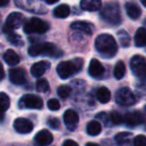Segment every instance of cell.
I'll list each match as a JSON object with an SVG mask.
<instances>
[{"label": "cell", "mask_w": 146, "mask_h": 146, "mask_svg": "<svg viewBox=\"0 0 146 146\" xmlns=\"http://www.w3.org/2000/svg\"><path fill=\"white\" fill-rule=\"evenodd\" d=\"M70 13H71V9L67 4H61L54 9V15L57 18H67Z\"/></svg>", "instance_id": "25"}, {"label": "cell", "mask_w": 146, "mask_h": 146, "mask_svg": "<svg viewBox=\"0 0 146 146\" xmlns=\"http://www.w3.org/2000/svg\"><path fill=\"white\" fill-rule=\"evenodd\" d=\"M71 28L73 30H77V31H81L83 33H86L88 35L92 34L94 32V26L92 24L88 23V22L86 21H75L72 23Z\"/></svg>", "instance_id": "17"}, {"label": "cell", "mask_w": 146, "mask_h": 146, "mask_svg": "<svg viewBox=\"0 0 146 146\" xmlns=\"http://www.w3.org/2000/svg\"><path fill=\"white\" fill-rule=\"evenodd\" d=\"M47 106H48L49 110H53V111H55V110H59L60 108H61L60 102L58 100H56V98H52V100H49V102H47Z\"/></svg>", "instance_id": "33"}, {"label": "cell", "mask_w": 146, "mask_h": 146, "mask_svg": "<svg viewBox=\"0 0 146 146\" xmlns=\"http://www.w3.org/2000/svg\"><path fill=\"white\" fill-rule=\"evenodd\" d=\"M57 92H58L60 98H69V96L71 94L72 90H71V88H70L69 86H61V87L58 88Z\"/></svg>", "instance_id": "32"}, {"label": "cell", "mask_w": 146, "mask_h": 146, "mask_svg": "<svg viewBox=\"0 0 146 146\" xmlns=\"http://www.w3.org/2000/svg\"><path fill=\"white\" fill-rule=\"evenodd\" d=\"M130 69L135 77L142 81H146V61L144 57L140 55L132 57L130 60Z\"/></svg>", "instance_id": "6"}, {"label": "cell", "mask_w": 146, "mask_h": 146, "mask_svg": "<svg viewBox=\"0 0 146 146\" xmlns=\"http://www.w3.org/2000/svg\"><path fill=\"white\" fill-rule=\"evenodd\" d=\"M35 142L39 146H48L53 142L52 133L47 129H43V130L39 131L35 135Z\"/></svg>", "instance_id": "14"}, {"label": "cell", "mask_w": 146, "mask_h": 146, "mask_svg": "<svg viewBox=\"0 0 146 146\" xmlns=\"http://www.w3.org/2000/svg\"><path fill=\"white\" fill-rule=\"evenodd\" d=\"M102 0H81L82 9L86 11L94 12L102 9Z\"/></svg>", "instance_id": "18"}, {"label": "cell", "mask_w": 146, "mask_h": 146, "mask_svg": "<svg viewBox=\"0 0 146 146\" xmlns=\"http://www.w3.org/2000/svg\"><path fill=\"white\" fill-rule=\"evenodd\" d=\"M117 37H118V40L120 42V45L124 48L129 46L130 44V37H129V34L126 32L125 30H120L117 33Z\"/></svg>", "instance_id": "28"}, {"label": "cell", "mask_w": 146, "mask_h": 146, "mask_svg": "<svg viewBox=\"0 0 146 146\" xmlns=\"http://www.w3.org/2000/svg\"><path fill=\"white\" fill-rule=\"evenodd\" d=\"M51 67V64L48 61H40L38 63H35L31 67V74L33 77L39 78L43 76Z\"/></svg>", "instance_id": "15"}, {"label": "cell", "mask_w": 146, "mask_h": 146, "mask_svg": "<svg viewBox=\"0 0 146 146\" xmlns=\"http://www.w3.org/2000/svg\"><path fill=\"white\" fill-rule=\"evenodd\" d=\"M10 0H0V7H4L9 3Z\"/></svg>", "instance_id": "38"}, {"label": "cell", "mask_w": 146, "mask_h": 146, "mask_svg": "<svg viewBox=\"0 0 146 146\" xmlns=\"http://www.w3.org/2000/svg\"><path fill=\"white\" fill-rule=\"evenodd\" d=\"M9 79L14 85H23L26 82V72L22 68H14L9 71Z\"/></svg>", "instance_id": "13"}, {"label": "cell", "mask_w": 146, "mask_h": 146, "mask_svg": "<svg viewBox=\"0 0 146 146\" xmlns=\"http://www.w3.org/2000/svg\"><path fill=\"white\" fill-rule=\"evenodd\" d=\"M88 74L92 78H100L104 74V68L100 61L96 59H92L88 66Z\"/></svg>", "instance_id": "16"}, {"label": "cell", "mask_w": 146, "mask_h": 146, "mask_svg": "<svg viewBox=\"0 0 146 146\" xmlns=\"http://www.w3.org/2000/svg\"><path fill=\"white\" fill-rule=\"evenodd\" d=\"M45 1H46L48 4H55V3H57L59 0H45Z\"/></svg>", "instance_id": "39"}, {"label": "cell", "mask_w": 146, "mask_h": 146, "mask_svg": "<svg viewBox=\"0 0 146 146\" xmlns=\"http://www.w3.org/2000/svg\"><path fill=\"white\" fill-rule=\"evenodd\" d=\"M123 119H124V123H126L128 126L135 127L137 125L142 124L144 121V116L140 111H131L124 114Z\"/></svg>", "instance_id": "11"}, {"label": "cell", "mask_w": 146, "mask_h": 146, "mask_svg": "<svg viewBox=\"0 0 146 146\" xmlns=\"http://www.w3.org/2000/svg\"><path fill=\"white\" fill-rule=\"evenodd\" d=\"M64 122L69 130H75L79 123V115L73 110H68L64 113Z\"/></svg>", "instance_id": "12"}, {"label": "cell", "mask_w": 146, "mask_h": 146, "mask_svg": "<svg viewBox=\"0 0 146 146\" xmlns=\"http://www.w3.org/2000/svg\"><path fill=\"white\" fill-rule=\"evenodd\" d=\"M110 121H111V123H113V124H120V123L124 122V119H123V116L121 115L119 112L117 111H111L110 114Z\"/></svg>", "instance_id": "31"}, {"label": "cell", "mask_w": 146, "mask_h": 146, "mask_svg": "<svg viewBox=\"0 0 146 146\" xmlns=\"http://www.w3.org/2000/svg\"><path fill=\"white\" fill-rule=\"evenodd\" d=\"M125 72H126V68H125V65L122 61H118L116 63L115 67H114L113 70V75L115 77V79L117 80H121L125 75Z\"/></svg>", "instance_id": "26"}, {"label": "cell", "mask_w": 146, "mask_h": 146, "mask_svg": "<svg viewBox=\"0 0 146 146\" xmlns=\"http://www.w3.org/2000/svg\"><path fill=\"white\" fill-rule=\"evenodd\" d=\"M83 66L84 60L81 58L74 59L72 61H64L57 66V73L61 79L66 80L71 76L79 73L83 69Z\"/></svg>", "instance_id": "2"}, {"label": "cell", "mask_w": 146, "mask_h": 146, "mask_svg": "<svg viewBox=\"0 0 146 146\" xmlns=\"http://www.w3.org/2000/svg\"><path fill=\"white\" fill-rule=\"evenodd\" d=\"M141 3H142L143 6H145L146 7V0H141Z\"/></svg>", "instance_id": "41"}, {"label": "cell", "mask_w": 146, "mask_h": 146, "mask_svg": "<svg viewBox=\"0 0 146 146\" xmlns=\"http://www.w3.org/2000/svg\"><path fill=\"white\" fill-rule=\"evenodd\" d=\"M125 10H126L127 15L133 20L138 19L141 15V9L137 4L133 3V2H128L125 4Z\"/></svg>", "instance_id": "19"}, {"label": "cell", "mask_w": 146, "mask_h": 146, "mask_svg": "<svg viewBox=\"0 0 146 146\" xmlns=\"http://www.w3.org/2000/svg\"><path fill=\"white\" fill-rule=\"evenodd\" d=\"M24 22V16L23 14L19 13V12H12L8 15L7 19H6L5 26L3 28V31L5 33L12 32V30L18 29L23 25Z\"/></svg>", "instance_id": "9"}, {"label": "cell", "mask_w": 146, "mask_h": 146, "mask_svg": "<svg viewBox=\"0 0 146 146\" xmlns=\"http://www.w3.org/2000/svg\"><path fill=\"white\" fill-rule=\"evenodd\" d=\"M134 146H146V136L145 135H137L133 140Z\"/></svg>", "instance_id": "34"}, {"label": "cell", "mask_w": 146, "mask_h": 146, "mask_svg": "<svg viewBox=\"0 0 146 146\" xmlns=\"http://www.w3.org/2000/svg\"><path fill=\"white\" fill-rule=\"evenodd\" d=\"M44 104L41 98L35 94H25L19 100L20 108H32V110H41Z\"/></svg>", "instance_id": "8"}, {"label": "cell", "mask_w": 146, "mask_h": 146, "mask_svg": "<svg viewBox=\"0 0 146 146\" xmlns=\"http://www.w3.org/2000/svg\"><path fill=\"white\" fill-rule=\"evenodd\" d=\"M28 54L31 57H37L40 55L56 57L59 58L63 53L52 43H35L28 49Z\"/></svg>", "instance_id": "3"}, {"label": "cell", "mask_w": 146, "mask_h": 146, "mask_svg": "<svg viewBox=\"0 0 146 146\" xmlns=\"http://www.w3.org/2000/svg\"><path fill=\"white\" fill-rule=\"evenodd\" d=\"M135 46L137 47H144L146 45V29L143 27L137 29L134 36Z\"/></svg>", "instance_id": "24"}, {"label": "cell", "mask_w": 146, "mask_h": 146, "mask_svg": "<svg viewBox=\"0 0 146 146\" xmlns=\"http://www.w3.org/2000/svg\"><path fill=\"white\" fill-rule=\"evenodd\" d=\"M96 49L102 58L110 59L117 53V44L111 35L100 34L96 39Z\"/></svg>", "instance_id": "1"}, {"label": "cell", "mask_w": 146, "mask_h": 146, "mask_svg": "<svg viewBox=\"0 0 146 146\" xmlns=\"http://www.w3.org/2000/svg\"><path fill=\"white\" fill-rule=\"evenodd\" d=\"M87 132L90 136H96L102 132V124L98 120H92L87 125Z\"/></svg>", "instance_id": "23"}, {"label": "cell", "mask_w": 146, "mask_h": 146, "mask_svg": "<svg viewBox=\"0 0 146 146\" xmlns=\"http://www.w3.org/2000/svg\"><path fill=\"white\" fill-rule=\"evenodd\" d=\"M4 77H5V72H4L2 64L0 63V81H2V80L4 79Z\"/></svg>", "instance_id": "37"}, {"label": "cell", "mask_w": 146, "mask_h": 146, "mask_svg": "<svg viewBox=\"0 0 146 146\" xmlns=\"http://www.w3.org/2000/svg\"><path fill=\"white\" fill-rule=\"evenodd\" d=\"M86 146H100V145L96 144V143H94V142H88L86 144Z\"/></svg>", "instance_id": "40"}, {"label": "cell", "mask_w": 146, "mask_h": 146, "mask_svg": "<svg viewBox=\"0 0 146 146\" xmlns=\"http://www.w3.org/2000/svg\"><path fill=\"white\" fill-rule=\"evenodd\" d=\"M23 30L26 34H32V33L44 34L49 30V24L40 18L33 17L24 24Z\"/></svg>", "instance_id": "5"}, {"label": "cell", "mask_w": 146, "mask_h": 146, "mask_svg": "<svg viewBox=\"0 0 146 146\" xmlns=\"http://www.w3.org/2000/svg\"><path fill=\"white\" fill-rule=\"evenodd\" d=\"M100 17H102V20L111 24V25H118L121 22L119 5L116 2L106 3L100 9Z\"/></svg>", "instance_id": "4"}, {"label": "cell", "mask_w": 146, "mask_h": 146, "mask_svg": "<svg viewBox=\"0 0 146 146\" xmlns=\"http://www.w3.org/2000/svg\"><path fill=\"white\" fill-rule=\"evenodd\" d=\"M144 25L146 26V20H145V21H144Z\"/></svg>", "instance_id": "42"}, {"label": "cell", "mask_w": 146, "mask_h": 146, "mask_svg": "<svg viewBox=\"0 0 146 146\" xmlns=\"http://www.w3.org/2000/svg\"><path fill=\"white\" fill-rule=\"evenodd\" d=\"M132 134L129 132H120L115 135L114 140L119 146H130V141Z\"/></svg>", "instance_id": "21"}, {"label": "cell", "mask_w": 146, "mask_h": 146, "mask_svg": "<svg viewBox=\"0 0 146 146\" xmlns=\"http://www.w3.org/2000/svg\"><path fill=\"white\" fill-rule=\"evenodd\" d=\"M10 106V98L5 92H0V110L6 111Z\"/></svg>", "instance_id": "29"}, {"label": "cell", "mask_w": 146, "mask_h": 146, "mask_svg": "<svg viewBox=\"0 0 146 146\" xmlns=\"http://www.w3.org/2000/svg\"><path fill=\"white\" fill-rule=\"evenodd\" d=\"M48 124L51 128L53 129H58L60 127V120L56 117H52V118L48 119Z\"/></svg>", "instance_id": "35"}, {"label": "cell", "mask_w": 146, "mask_h": 146, "mask_svg": "<svg viewBox=\"0 0 146 146\" xmlns=\"http://www.w3.org/2000/svg\"><path fill=\"white\" fill-rule=\"evenodd\" d=\"M62 146H79L76 141L72 140V139H68V140H66L65 142L63 143V145Z\"/></svg>", "instance_id": "36"}, {"label": "cell", "mask_w": 146, "mask_h": 146, "mask_svg": "<svg viewBox=\"0 0 146 146\" xmlns=\"http://www.w3.org/2000/svg\"><path fill=\"white\" fill-rule=\"evenodd\" d=\"M115 102L117 104L122 106H131L135 104L136 98L133 92L128 88H119L115 94Z\"/></svg>", "instance_id": "7"}, {"label": "cell", "mask_w": 146, "mask_h": 146, "mask_svg": "<svg viewBox=\"0 0 146 146\" xmlns=\"http://www.w3.org/2000/svg\"><path fill=\"white\" fill-rule=\"evenodd\" d=\"M14 129L17 131L18 133H22V134H27L33 130V123L31 122L29 119L23 118V117H18L14 120L13 123Z\"/></svg>", "instance_id": "10"}, {"label": "cell", "mask_w": 146, "mask_h": 146, "mask_svg": "<svg viewBox=\"0 0 146 146\" xmlns=\"http://www.w3.org/2000/svg\"><path fill=\"white\" fill-rule=\"evenodd\" d=\"M96 98L102 104H108L110 100V98H111V94H110L108 88L102 87L98 88V92H96Z\"/></svg>", "instance_id": "22"}, {"label": "cell", "mask_w": 146, "mask_h": 146, "mask_svg": "<svg viewBox=\"0 0 146 146\" xmlns=\"http://www.w3.org/2000/svg\"><path fill=\"white\" fill-rule=\"evenodd\" d=\"M36 88L39 92H47L50 90V86H49V83L47 80L41 79V80H38V82H37Z\"/></svg>", "instance_id": "30"}, {"label": "cell", "mask_w": 146, "mask_h": 146, "mask_svg": "<svg viewBox=\"0 0 146 146\" xmlns=\"http://www.w3.org/2000/svg\"><path fill=\"white\" fill-rule=\"evenodd\" d=\"M7 39L10 44L14 45V46L21 47V46H23V44H24L22 38L18 34H16V33H12V32L7 33Z\"/></svg>", "instance_id": "27"}, {"label": "cell", "mask_w": 146, "mask_h": 146, "mask_svg": "<svg viewBox=\"0 0 146 146\" xmlns=\"http://www.w3.org/2000/svg\"><path fill=\"white\" fill-rule=\"evenodd\" d=\"M3 59L9 66H16L20 62V58L18 56V54L16 52H14L13 50H11V49H9V50H7L4 53Z\"/></svg>", "instance_id": "20"}]
</instances>
